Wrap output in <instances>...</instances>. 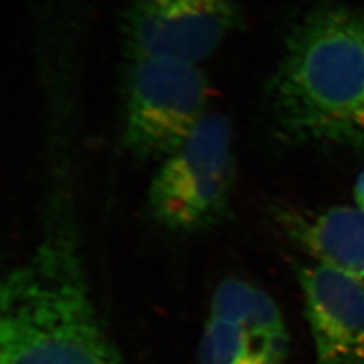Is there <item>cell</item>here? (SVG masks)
<instances>
[{
  "label": "cell",
  "mask_w": 364,
  "mask_h": 364,
  "mask_svg": "<svg viewBox=\"0 0 364 364\" xmlns=\"http://www.w3.org/2000/svg\"><path fill=\"white\" fill-rule=\"evenodd\" d=\"M267 96L274 130L287 144L364 150V11L324 4L305 14Z\"/></svg>",
  "instance_id": "cell-1"
},
{
  "label": "cell",
  "mask_w": 364,
  "mask_h": 364,
  "mask_svg": "<svg viewBox=\"0 0 364 364\" xmlns=\"http://www.w3.org/2000/svg\"><path fill=\"white\" fill-rule=\"evenodd\" d=\"M236 180L228 119L208 112L196 130L159 162L147 192L151 218L173 234L205 232L231 213Z\"/></svg>",
  "instance_id": "cell-2"
},
{
  "label": "cell",
  "mask_w": 364,
  "mask_h": 364,
  "mask_svg": "<svg viewBox=\"0 0 364 364\" xmlns=\"http://www.w3.org/2000/svg\"><path fill=\"white\" fill-rule=\"evenodd\" d=\"M209 84L200 65L134 58L126 82L122 142L141 161H162L208 114Z\"/></svg>",
  "instance_id": "cell-3"
},
{
  "label": "cell",
  "mask_w": 364,
  "mask_h": 364,
  "mask_svg": "<svg viewBox=\"0 0 364 364\" xmlns=\"http://www.w3.org/2000/svg\"><path fill=\"white\" fill-rule=\"evenodd\" d=\"M237 0H138L129 23L134 58L200 65L237 27Z\"/></svg>",
  "instance_id": "cell-4"
},
{
  "label": "cell",
  "mask_w": 364,
  "mask_h": 364,
  "mask_svg": "<svg viewBox=\"0 0 364 364\" xmlns=\"http://www.w3.org/2000/svg\"><path fill=\"white\" fill-rule=\"evenodd\" d=\"M314 364H364V287L317 263L299 267Z\"/></svg>",
  "instance_id": "cell-5"
},
{
  "label": "cell",
  "mask_w": 364,
  "mask_h": 364,
  "mask_svg": "<svg viewBox=\"0 0 364 364\" xmlns=\"http://www.w3.org/2000/svg\"><path fill=\"white\" fill-rule=\"evenodd\" d=\"M278 220L301 247L364 287V212L335 207L311 215L297 210L279 212Z\"/></svg>",
  "instance_id": "cell-6"
},
{
  "label": "cell",
  "mask_w": 364,
  "mask_h": 364,
  "mask_svg": "<svg viewBox=\"0 0 364 364\" xmlns=\"http://www.w3.org/2000/svg\"><path fill=\"white\" fill-rule=\"evenodd\" d=\"M258 351L259 346L245 326L209 318L200 341L198 363L243 364Z\"/></svg>",
  "instance_id": "cell-7"
},
{
  "label": "cell",
  "mask_w": 364,
  "mask_h": 364,
  "mask_svg": "<svg viewBox=\"0 0 364 364\" xmlns=\"http://www.w3.org/2000/svg\"><path fill=\"white\" fill-rule=\"evenodd\" d=\"M243 364H282V360L274 358L270 353L258 351L252 353Z\"/></svg>",
  "instance_id": "cell-8"
},
{
  "label": "cell",
  "mask_w": 364,
  "mask_h": 364,
  "mask_svg": "<svg viewBox=\"0 0 364 364\" xmlns=\"http://www.w3.org/2000/svg\"><path fill=\"white\" fill-rule=\"evenodd\" d=\"M355 200L358 204V208L364 212V171H362L355 183Z\"/></svg>",
  "instance_id": "cell-9"
}]
</instances>
